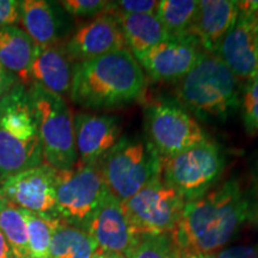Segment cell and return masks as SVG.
<instances>
[{"label":"cell","mask_w":258,"mask_h":258,"mask_svg":"<svg viewBox=\"0 0 258 258\" xmlns=\"http://www.w3.org/2000/svg\"><path fill=\"white\" fill-rule=\"evenodd\" d=\"M257 219L256 194L245 189L238 178H230L185 203L173 237L182 253L211 254Z\"/></svg>","instance_id":"obj_1"},{"label":"cell","mask_w":258,"mask_h":258,"mask_svg":"<svg viewBox=\"0 0 258 258\" xmlns=\"http://www.w3.org/2000/svg\"><path fill=\"white\" fill-rule=\"evenodd\" d=\"M146 76L128 48L74 63L70 97L86 109L129 105L144 95Z\"/></svg>","instance_id":"obj_2"},{"label":"cell","mask_w":258,"mask_h":258,"mask_svg":"<svg viewBox=\"0 0 258 258\" xmlns=\"http://www.w3.org/2000/svg\"><path fill=\"white\" fill-rule=\"evenodd\" d=\"M240 82L215 54L205 53L177 82L180 105L201 118L226 121L240 106Z\"/></svg>","instance_id":"obj_3"},{"label":"cell","mask_w":258,"mask_h":258,"mask_svg":"<svg viewBox=\"0 0 258 258\" xmlns=\"http://www.w3.org/2000/svg\"><path fill=\"white\" fill-rule=\"evenodd\" d=\"M97 167L109 191L121 202L161 177L159 154L143 135L121 137Z\"/></svg>","instance_id":"obj_4"},{"label":"cell","mask_w":258,"mask_h":258,"mask_svg":"<svg viewBox=\"0 0 258 258\" xmlns=\"http://www.w3.org/2000/svg\"><path fill=\"white\" fill-rule=\"evenodd\" d=\"M37 127L43 160L56 170H71L78 163L74 141L73 115L63 97L37 84L27 90Z\"/></svg>","instance_id":"obj_5"},{"label":"cell","mask_w":258,"mask_h":258,"mask_svg":"<svg viewBox=\"0 0 258 258\" xmlns=\"http://www.w3.org/2000/svg\"><path fill=\"white\" fill-rule=\"evenodd\" d=\"M160 160L161 178L185 203L195 201L212 190L220 179L226 163L221 147L209 139Z\"/></svg>","instance_id":"obj_6"},{"label":"cell","mask_w":258,"mask_h":258,"mask_svg":"<svg viewBox=\"0 0 258 258\" xmlns=\"http://www.w3.org/2000/svg\"><path fill=\"white\" fill-rule=\"evenodd\" d=\"M184 200L159 177L122 202L133 234L173 233L184 209Z\"/></svg>","instance_id":"obj_7"},{"label":"cell","mask_w":258,"mask_h":258,"mask_svg":"<svg viewBox=\"0 0 258 258\" xmlns=\"http://www.w3.org/2000/svg\"><path fill=\"white\" fill-rule=\"evenodd\" d=\"M145 131L160 158L175 156L208 140L184 106L170 101L154 102L145 109Z\"/></svg>","instance_id":"obj_8"},{"label":"cell","mask_w":258,"mask_h":258,"mask_svg":"<svg viewBox=\"0 0 258 258\" xmlns=\"http://www.w3.org/2000/svg\"><path fill=\"white\" fill-rule=\"evenodd\" d=\"M108 191L97 166L57 170L55 217L84 230Z\"/></svg>","instance_id":"obj_9"},{"label":"cell","mask_w":258,"mask_h":258,"mask_svg":"<svg viewBox=\"0 0 258 258\" xmlns=\"http://www.w3.org/2000/svg\"><path fill=\"white\" fill-rule=\"evenodd\" d=\"M56 173L46 163L23 171L2 182L0 198L24 211L55 217Z\"/></svg>","instance_id":"obj_10"},{"label":"cell","mask_w":258,"mask_h":258,"mask_svg":"<svg viewBox=\"0 0 258 258\" xmlns=\"http://www.w3.org/2000/svg\"><path fill=\"white\" fill-rule=\"evenodd\" d=\"M238 8L237 21L222 38L214 54L239 82H247L258 76V22L253 12L243 8L239 2Z\"/></svg>","instance_id":"obj_11"},{"label":"cell","mask_w":258,"mask_h":258,"mask_svg":"<svg viewBox=\"0 0 258 258\" xmlns=\"http://www.w3.org/2000/svg\"><path fill=\"white\" fill-rule=\"evenodd\" d=\"M192 35L169 37L135 57L144 72L156 82H178L203 55Z\"/></svg>","instance_id":"obj_12"},{"label":"cell","mask_w":258,"mask_h":258,"mask_svg":"<svg viewBox=\"0 0 258 258\" xmlns=\"http://www.w3.org/2000/svg\"><path fill=\"white\" fill-rule=\"evenodd\" d=\"M78 166H97L121 139L117 116L78 112L73 116Z\"/></svg>","instance_id":"obj_13"},{"label":"cell","mask_w":258,"mask_h":258,"mask_svg":"<svg viewBox=\"0 0 258 258\" xmlns=\"http://www.w3.org/2000/svg\"><path fill=\"white\" fill-rule=\"evenodd\" d=\"M123 48L127 46L118 21L109 10L77 28L64 44L70 60L76 63Z\"/></svg>","instance_id":"obj_14"},{"label":"cell","mask_w":258,"mask_h":258,"mask_svg":"<svg viewBox=\"0 0 258 258\" xmlns=\"http://www.w3.org/2000/svg\"><path fill=\"white\" fill-rule=\"evenodd\" d=\"M21 21L35 46H60L73 32L72 17L57 2H21Z\"/></svg>","instance_id":"obj_15"},{"label":"cell","mask_w":258,"mask_h":258,"mask_svg":"<svg viewBox=\"0 0 258 258\" xmlns=\"http://www.w3.org/2000/svg\"><path fill=\"white\" fill-rule=\"evenodd\" d=\"M101 250L109 252H125L134 234L129 227L122 202L106 191L88 224L84 227Z\"/></svg>","instance_id":"obj_16"},{"label":"cell","mask_w":258,"mask_h":258,"mask_svg":"<svg viewBox=\"0 0 258 258\" xmlns=\"http://www.w3.org/2000/svg\"><path fill=\"white\" fill-rule=\"evenodd\" d=\"M239 15L238 2L200 0L191 35L207 53L214 54Z\"/></svg>","instance_id":"obj_17"},{"label":"cell","mask_w":258,"mask_h":258,"mask_svg":"<svg viewBox=\"0 0 258 258\" xmlns=\"http://www.w3.org/2000/svg\"><path fill=\"white\" fill-rule=\"evenodd\" d=\"M72 73L73 67L62 44L35 48L30 69L31 84L63 97L70 95Z\"/></svg>","instance_id":"obj_18"},{"label":"cell","mask_w":258,"mask_h":258,"mask_svg":"<svg viewBox=\"0 0 258 258\" xmlns=\"http://www.w3.org/2000/svg\"><path fill=\"white\" fill-rule=\"evenodd\" d=\"M35 48L30 36L16 25L0 28V63L24 86L31 84L30 69Z\"/></svg>","instance_id":"obj_19"},{"label":"cell","mask_w":258,"mask_h":258,"mask_svg":"<svg viewBox=\"0 0 258 258\" xmlns=\"http://www.w3.org/2000/svg\"><path fill=\"white\" fill-rule=\"evenodd\" d=\"M43 164V153L38 137L22 141L0 127V180Z\"/></svg>","instance_id":"obj_20"},{"label":"cell","mask_w":258,"mask_h":258,"mask_svg":"<svg viewBox=\"0 0 258 258\" xmlns=\"http://www.w3.org/2000/svg\"><path fill=\"white\" fill-rule=\"evenodd\" d=\"M0 127L11 137L22 141L37 137L36 122L23 84L18 83L0 98Z\"/></svg>","instance_id":"obj_21"},{"label":"cell","mask_w":258,"mask_h":258,"mask_svg":"<svg viewBox=\"0 0 258 258\" xmlns=\"http://www.w3.org/2000/svg\"><path fill=\"white\" fill-rule=\"evenodd\" d=\"M112 14L117 18L125 46L134 57L169 38L157 15H125L118 12Z\"/></svg>","instance_id":"obj_22"},{"label":"cell","mask_w":258,"mask_h":258,"mask_svg":"<svg viewBox=\"0 0 258 258\" xmlns=\"http://www.w3.org/2000/svg\"><path fill=\"white\" fill-rule=\"evenodd\" d=\"M98 249L88 232L61 221L51 239L49 258H92Z\"/></svg>","instance_id":"obj_23"},{"label":"cell","mask_w":258,"mask_h":258,"mask_svg":"<svg viewBox=\"0 0 258 258\" xmlns=\"http://www.w3.org/2000/svg\"><path fill=\"white\" fill-rule=\"evenodd\" d=\"M198 6V0H161L159 2L157 17L163 24L169 37H183L191 35Z\"/></svg>","instance_id":"obj_24"},{"label":"cell","mask_w":258,"mask_h":258,"mask_svg":"<svg viewBox=\"0 0 258 258\" xmlns=\"http://www.w3.org/2000/svg\"><path fill=\"white\" fill-rule=\"evenodd\" d=\"M0 231L8 240L14 258H30L28 232L21 208L0 198Z\"/></svg>","instance_id":"obj_25"},{"label":"cell","mask_w":258,"mask_h":258,"mask_svg":"<svg viewBox=\"0 0 258 258\" xmlns=\"http://www.w3.org/2000/svg\"><path fill=\"white\" fill-rule=\"evenodd\" d=\"M21 211L27 225L30 258H49L51 239L61 220L51 215Z\"/></svg>","instance_id":"obj_26"},{"label":"cell","mask_w":258,"mask_h":258,"mask_svg":"<svg viewBox=\"0 0 258 258\" xmlns=\"http://www.w3.org/2000/svg\"><path fill=\"white\" fill-rule=\"evenodd\" d=\"M125 258H182L173 233L134 234Z\"/></svg>","instance_id":"obj_27"},{"label":"cell","mask_w":258,"mask_h":258,"mask_svg":"<svg viewBox=\"0 0 258 258\" xmlns=\"http://www.w3.org/2000/svg\"><path fill=\"white\" fill-rule=\"evenodd\" d=\"M240 108L245 131L250 135H258V76L244 85Z\"/></svg>","instance_id":"obj_28"},{"label":"cell","mask_w":258,"mask_h":258,"mask_svg":"<svg viewBox=\"0 0 258 258\" xmlns=\"http://www.w3.org/2000/svg\"><path fill=\"white\" fill-rule=\"evenodd\" d=\"M110 3L105 0H63L60 5L71 17L95 18L108 11Z\"/></svg>","instance_id":"obj_29"},{"label":"cell","mask_w":258,"mask_h":258,"mask_svg":"<svg viewBox=\"0 0 258 258\" xmlns=\"http://www.w3.org/2000/svg\"><path fill=\"white\" fill-rule=\"evenodd\" d=\"M158 5L156 0H120L111 2L109 10L125 15H157Z\"/></svg>","instance_id":"obj_30"},{"label":"cell","mask_w":258,"mask_h":258,"mask_svg":"<svg viewBox=\"0 0 258 258\" xmlns=\"http://www.w3.org/2000/svg\"><path fill=\"white\" fill-rule=\"evenodd\" d=\"M208 258H258V245L243 244L222 247L217 252L208 254Z\"/></svg>","instance_id":"obj_31"},{"label":"cell","mask_w":258,"mask_h":258,"mask_svg":"<svg viewBox=\"0 0 258 258\" xmlns=\"http://www.w3.org/2000/svg\"><path fill=\"white\" fill-rule=\"evenodd\" d=\"M21 21V2L0 0V28L15 25Z\"/></svg>","instance_id":"obj_32"},{"label":"cell","mask_w":258,"mask_h":258,"mask_svg":"<svg viewBox=\"0 0 258 258\" xmlns=\"http://www.w3.org/2000/svg\"><path fill=\"white\" fill-rule=\"evenodd\" d=\"M18 83L19 80L16 78L14 74L10 73L5 67L0 63V98H3L5 95H8Z\"/></svg>","instance_id":"obj_33"},{"label":"cell","mask_w":258,"mask_h":258,"mask_svg":"<svg viewBox=\"0 0 258 258\" xmlns=\"http://www.w3.org/2000/svg\"><path fill=\"white\" fill-rule=\"evenodd\" d=\"M0 258H14L12 251L10 249V245L8 240L5 239L2 231H0Z\"/></svg>","instance_id":"obj_34"},{"label":"cell","mask_w":258,"mask_h":258,"mask_svg":"<svg viewBox=\"0 0 258 258\" xmlns=\"http://www.w3.org/2000/svg\"><path fill=\"white\" fill-rule=\"evenodd\" d=\"M92 258H125L124 254L122 253H116V252H109V251H104L98 249V251L95 253V256Z\"/></svg>","instance_id":"obj_35"},{"label":"cell","mask_w":258,"mask_h":258,"mask_svg":"<svg viewBox=\"0 0 258 258\" xmlns=\"http://www.w3.org/2000/svg\"><path fill=\"white\" fill-rule=\"evenodd\" d=\"M239 3L243 8L250 10L251 12H253V15L256 16L257 22H258V2H239Z\"/></svg>","instance_id":"obj_36"},{"label":"cell","mask_w":258,"mask_h":258,"mask_svg":"<svg viewBox=\"0 0 258 258\" xmlns=\"http://www.w3.org/2000/svg\"><path fill=\"white\" fill-rule=\"evenodd\" d=\"M182 258H208V254H201V253H182Z\"/></svg>","instance_id":"obj_37"},{"label":"cell","mask_w":258,"mask_h":258,"mask_svg":"<svg viewBox=\"0 0 258 258\" xmlns=\"http://www.w3.org/2000/svg\"><path fill=\"white\" fill-rule=\"evenodd\" d=\"M257 53H258V40H257Z\"/></svg>","instance_id":"obj_38"},{"label":"cell","mask_w":258,"mask_h":258,"mask_svg":"<svg viewBox=\"0 0 258 258\" xmlns=\"http://www.w3.org/2000/svg\"><path fill=\"white\" fill-rule=\"evenodd\" d=\"M256 222H257V226H258V219H257V221H256Z\"/></svg>","instance_id":"obj_39"},{"label":"cell","mask_w":258,"mask_h":258,"mask_svg":"<svg viewBox=\"0 0 258 258\" xmlns=\"http://www.w3.org/2000/svg\"><path fill=\"white\" fill-rule=\"evenodd\" d=\"M0 114H2V110H0Z\"/></svg>","instance_id":"obj_40"}]
</instances>
